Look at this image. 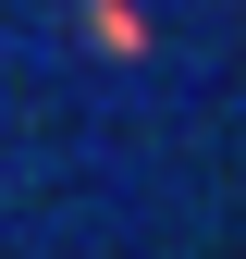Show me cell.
Returning a JSON list of instances; mask_svg holds the SVG:
<instances>
[{
	"mask_svg": "<svg viewBox=\"0 0 246 259\" xmlns=\"http://www.w3.org/2000/svg\"><path fill=\"white\" fill-rule=\"evenodd\" d=\"M86 37H99L111 62H136L148 50V13H136V0H86Z\"/></svg>",
	"mask_w": 246,
	"mask_h": 259,
	"instance_id": "cell-1",
	"label": "cell"
}]
</instances>
